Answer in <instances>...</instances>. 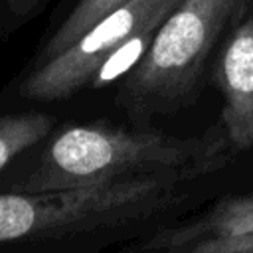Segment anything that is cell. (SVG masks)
<instances>
[{
  "instance_id": "cell-10",
  "label": "cell",
  "mask_w": 253,
  "mask_h": 253,
  "mask_svg": "<svg viewBox=\"0 0 253 253\" xmlns=\"http://www.w3.org/2000/svg\"><path fill=\"white\" fill-rule=\"evenodd\" d=\"M164 253H253V239L200 243V245H192L176 251H164Z\"/></svg>"
},
{
  "instance_id": "cell-2",
  "label": "cell",
  "mask_w": 253,
  "mask_h": 253,
  "mask_svg": "<svg viewBox=\"0 0 253 253\" xmlns=\"http://www.w3.org/2000/svg\"><path fill=\"white\" fill-rule=\"evenodd\" d=\"M227 154L221 128L206 136H174L130 121L59 123L0 174V192L38 194L150 172L217 170Z\"/></svg>"
},
{
  "instance_id": "cell-3",
  "label": "cell",
  "mask_w": 253,
  "mask_h": 253,
  "mask_svg": "<svg viewBox=\"0 0 253 253\" xmlns=\"http://www.w3.org/2000/svg\"><path fill=\"white\" fill-rule=\"evenodd\" d=\"M239 0H182L138 63L119 79L113 105L136 125L190 105Z\"/></svg>"
},
{
  "instance_id": "cell-9",
  "label": "cell",
  "mask_w": 253,
  "mask_h": 253,
  "mask_svg": "<svg viewBox=\"0 0 253 253\" xmlns=\"http://www.w3.org/2000/svg\"><path fill=\"white\" fill-rule=\"evenodd\" d=\"M49 0H0V40H10L28 22L38 18Z\"/></svg>"
},
{
  "instance_id": "cell-5",
  "label": "cell",
  "mask_w": 253,
  "mask_h": 253,
  "mask_svg": "<svg viewBox=\"0 0 253 253\" xmlns=\"http://www.w3.org/2000/svg\"><path fill=\"white\" fill-rule=\"evenodd\" d=\"M213 81L223 95L221 130L229 148H253V12L221 43Z\"/></svg>"
},
{
  "instance_id": "cell-1",
  "label": "cell",
  "mask_w": 253,
  "mask_h": 253,
  "mask_svg": "<svg viewBox=\"0 0 253 253\" xmlns=\"http://www.w3.org/2000/svg\"><path fill=\"white\" fill-rule=\"evenodd\" d=\"M210 168L150 172L53 192H0V253H107L168 223Z\"/></svg>"
},
{
  "instance_id": "cell-4",
  "label": "cell",
  "mask_w": 253,
  "mask_h": 253,
  "mask_svg": "<svg viewBox=\"0 0 253 253\" xmlns=\"http://www.w3.org/2000/svg\"><path fill=\"white\" fill-rule=\"evenodd\" d=\"M182 0H126L55 57L26 65L0 93V107L55 105L95 87L105 63L126 42L158 28Z\"/></svg>"
},
{
  "instance_id": "cell-7",
  "label": "cell",
  "mask_w": 253,
  "mask_h": 253,
  "mask_svg": "<svg viewBox=\"0 0 253 253\" xmlns=\"http://www.w3.org/2000/svg\"><path fill=\"white\" fill-rule=\"evenodd\" d=\"M59 119L42 109H18L0 113V174L30 146L45 138Z\"/></svg>"
},
{
  "instance_id": "cell-6",
  "label": "cell",
  "mask_w": 253,
  "mask_h": 253,
  "mask_svg": "<svg viewBox=\"0 0 253 253\" xmlns=\"http://www.w3.org/2000/svg\"><path fill=\"white\" fill-rule=\"evenodd\" d=\"M253 239V194L215 202L180 223H168L107 253H164L200 243Z\"/></svg>"
},
{
  "instance_id": "cell-8",
  "label": "cell",
  "mask_w": 253,
  "mask_h": 253,
  "mask_svg": "<svg viewBox=\"0 0 253 253\" xmlns=\"http://www.w3.org/2000/svg\"><path fill=\"white\" fill-rule=\"evenodd\" d=\"M125 2L126 0H77L69 14L57 22L51 34L42 40L36 55L30 59L28 65H40L55 57L65 47H69L79 36H83L91 26H95L101 18H105L109 12H113Z\"/></svg>"
}]
</instances>
